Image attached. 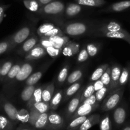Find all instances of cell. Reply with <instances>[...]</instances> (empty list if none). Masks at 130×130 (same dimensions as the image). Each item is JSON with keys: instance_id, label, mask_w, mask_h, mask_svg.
<instances>
[{"instance_id": "obj_1", "label": "cell", "mask_w": 130, "mask_h": 130, "mask_svg": "<svg viewBox=\"0 0 130 130\" xmlns=\"http://www.w3.org/2000/svg\"><path fill=\"white\" fill-rule=\"evenodd\" d=\"M91 25L90 35L123 40L130 45V33L123 28L119 23L110 21L108 22L91 23Z\"/></svg>"}, {"instance_id": "obj_2", "label": "cell", "mask_w": 130, "mask_h": 130, "mask_svg": "<svg viewBox=\"0 0 130 130\" xmlns=\"http://www.w3.org/2000/svg\"><path fill=\"white\" fill-rule=\"evenodd\" d=\"M66 5L59 0H55L41 7L37 14L44 17L55 19L60 22V18L64 16Z\"/></svg>"}, {"instance_id": "obj_3", "label": "cell", "mask_w": 130, "mask_h": 130, "mask_svg": "<svg viewBox=\"0 0 130 130\" xmlns=\"http://www.w3.org/2000/svg\"><path fill=\"white\" fill-rule=\"evenodd\" d=\"M60 24V28L64 34L71 36H80L90 34L91 31V23L88 24L83 22H74L62 23Z\"/></svg>"}, {"instance_id": "obj_4", "label": "cell", "mask_w": 130, "mask_h": 130, "mask_svg": "<svg viewBox=\"0 0 130 130\" xmlns=\"http://www.w3.org/2000/svg\"><path fill=\"white\" fill-rule=\"evenodd\" d=\"M124 92V87H118L109 92L102 102L100 106V110L103 112L112 111L121 102Z\"/></svg>"}, {"instance_id": "obj_5", "label": "cell", "mask_w": 130, "mask_h": 130, "mask_svg": "<svg viewBox=\"0 0 130 130\" xmlns=\"http://www.w3.org/2000/svg\"><path fill=\"white\" fill-rule=\"evenodd\" d=\"M34 64L30 61H25L23 62L19 73L14 79L11 86L9 88L7 93H6V95H7V96L10 97L13 95L17 85H19L20 83H24L29 78V76L31 75L32 72L34 70Z\"/></svg>"}, {"instance_id": "obj_6", "label": "cell", "mask_w": 130, "mask_h": 130, "mask_svg": "<svg viewBox=\"0 0 130 130\" xmlns=\"http://www.w3.org/2000/svg\"><path fill=\"white\" fill-rule=\"evenodd\" d=\"M34 24H30L22 27L15 33L8 37L11 44V51L24 43L27 39L34 34Z\"/></svg>"}, {"instance_id": "obj_7", "label": "cell", "mask_w": 130, "mask_h": 130, "mask_svg": "<svg viewBox=\"0 0 130 130\" xmlns=\"http://www.w3.org/2000/svg\"><path fill=\"white\" fill-rule=\"evenodd\" d=\"M0 109L1 112L8 117L15 124L17 125L20 123L18 119L19 110L8 97L1 93H0Z\"/></svg>"}, {"instance_id": "obj_8", "label": "cell", "mask_w": 130, "mask_h": 130, "mask_svg": "<svg viewBox=\"0 0 130 130\" xmlns=\"http://www.w3.org/2000/svg\"><path fill=\"white\" fill-rule=\"evenodd\" d=\"M128 116V106L124 101H121L114 110L112 114V125L115 129L123 127Z\"/></svg>"}, {"instance_id": "obj_9", "label": "cell", "mask_w": 130, "mask_h": 130, "mask_svg": "<svg viewBox=\"0 0 130 130\" xmlns=\"http://www.w3.org/2000/svg\"><path fill=\"white\" fill-rule=\"evenodd\" d=\"M67 124L64 116L54 111H50L46 130H65Z\"/></svg>"}, {"instance_id": "obj_10", "label": "cell", "mask_w": 130, "mask_h": 130, "mask_svg": "<svg viewBox=\"0 0 130 130\" xmlns=\"http://www.w3.org/2000/svg\"><path fill=\"white\" fill-rule=\"evenodd\" d=\"M37 35L40 38H50L57 36H63L64 33L60 28L52 23H44L41 24L36 31Z\"/></svg>"}, {"instance_id": "obj_11", "label": "cell", "mask_w": 130, "mask_h": 130, "mask_svg": "<svg viewBox=\"0 0 130 130\" xmlns=\"http://www.w3.org/2000/svg\"><path fill=\"white\" fill-rule=\"evenodd\" d=\"M85 87H81V89L79 90V91L71 98V101L69 102L64 112V117L66 118L67 122H69L70 119L72 117V115L75 113L80 105L81 104V98L82 96L83 91Z\"/></svg>"}, {"instance_id": "obj_12", "label": "cell", "mask_w": 130, "mask_h": 130, "mask_svg": "<svg viewBox=\"0 0 130 130\" xmlns=\"http://www.w3.org/2000/svg\"><path fill=\"white\" fill-rule=\"evenodd\" d=\"M23 62L24 61H16L14 63V64L13 65L12 68L10 70L8 73L7 76L5 78V80H4L3 83V91L5 94H6L7 93L9 88L10 87L11 84L13 82L14 79H15L17 74L19 73V71H20V68H21L22 65L23 64Z\"/></svg>"}, {"instance_id": "obj_13", "label": "cell", "mask_w": 130, "mask_h": 130, "mask_svg": "<svg viewBox=\"0 0 130 130\" xmlns=\"http://www.w3.org/2000/svg\"><path fill=\"white\" fill-rule=\"evenodd\" d=\"M39 41V38L36 34H33L28 39H27L24 43H22L16 52L17 54L22 56H25L37 44Z\"/></svg>"}, {"instance_id": "obj_14", "label": "cell", "mask_w": 130, "mask_h": 130, "mask_svg": "<svg viewBox=\"0 0 130 130\" xmlns=\"http://www.w3.org/2000/svg\"><path fill=\"white\" fill-rule=\"evenodd\" d=\"M52 63V62H46L45 64H44L41 67V68L39 69L38 71L32 73L31 75L29 76V78H28V79L24 82V86L33 85L37 84V83H38V82H39V80L41 79L42 76H43L44 73L46 71V70H48V68L50 67V66Z\"/></svg>"}, {"instance_id": "obj_15", "label": "cell", "mask_w": 130, "mask_h": 130, "mask_svg": "<svg viewBox=\"0 0 130 130\" xmlns=\"http://www.w3.org/2000/svg\"><path fill=\"white\" fill-rule=\"evenodd\" d=\"M128 10H130V0H124L114 3L100 11L102 13L121 12Z\"/></svg>"}, {"instance_id": "obj_16", "label": "cell", "mask_w": 130, "mask_h": 130, "mask_svg": "<svg viewBox=\"0 0 130 130\" xmlns=\"http://www.w3.org/2000/svg\"><path fill=\"white\" fill-rule=\"evenodd\" d=\"M100 105L99 103H96V104L93 105H90L81 103L77 109V110L75 112V113L71 117L70 121L77 117L90 115L91 114V113H93L99 107H100Z\"/></svg>"}, {"instance_id": "obj_17", "label": "cell", "mask_w": 130, "mask_h": 130, "mask_svg": "<svg viewBox=\"0 0 130 130\" xmlns=\"http://www.w3.org/2000/svg\"><path fill=\"white\" fill-rule=\"evenodd\" d=\"M47 54L45 48L38 43L26 56H24V58L25 61H32L43 58Z\"/></svg>"}, {"instance_id": "obj_18", "label": "cell", "mask_w": 130, "mask_h": 130, "mask_svg": "<svg viewBox=\"0 0 130 130\" xmlns=\"http://www.w3.org/2000/svg\"><path fill=\"white\" fill-rule=\"evenodd\" d=\"M110 68H111V80H110L109 89L111 91L112 90L118 88V84H119L123 68H121V66L118 64H114L110 66Z\"/></svg>"}, {"instance_id": "obj_19", "label": "cell", "mask_w": 130, "mask_h": 130, "mask_svg": "<svg viewBox=\"0 0 130 130\" xmlns=\"http://www.w3.org/2000/svg\"><path fill=\"white\" fill-rule=\"evenodd\" d=\"M83 82V79H81L79 81H77L74 84H71L66 90H63L62 101L63 102H66L69 101V99L72 98L81 88Z\"/></svg>"}, {"instance_id": "obj_20", "label": "cell", "mask_w": 130, "mask_h": 130, "mask_svg": "<svg viewBox=\"0 0 130 130\" xmlns=\"http://www.w3.org/2000/svg\"><path fill=\"white\" fill-rule=\"evenodd\" d=\"M83 10V6L77 3H68L66 5L64 11V17L67 18H72L79 15Z\"/></svg>"}, {"instance_id": "obj_21", "label": "cell", "mask_w": 130, "mask_h": 130, "mask_svg": "<svg viewBox=\"0 0 130 130\" xmlns=\"http://www.w3.org/2000/svg\"><path fill=\"white\" fill-rule=\"evenodd\" d=\"M79 51L80 45L79 43L72 41H69L62 48V53L63 54V56L71 57L79 53Z\"/></svg>"}, {"instance_id": "obj_22", "label": "cell", "mask_w": 130, "mask_h": 130, "mask_svg": "<svg viewBox=\"0 0 130 130\" xmlns=\"http://www.w3.org/2000/svg\"><path fill=\"white\" fill-rule=\"evenodd\" d=\"M101 119V115L99 113L91 114L87 117L86 121L77 129V130H88L95 125L99 124Z\"/></svg>"}, {"instance_id": "obj_23", "label": "cell", "mask_w": 130, "mask_h": 130, "mask_svg": "<svg viewBox=\"0 0 130 130\" xmlns=\"http://www.w3.org/2000/svg\"><path fill=\"white\" fill-rule=\"evenodd\" d=\"M55 90V86L54 80L44 85L42 92V101L46 103H50L54 94Z\"/></svg>"}, {"instance_id": "obj_24", "label": "cell", "mask_w": 130, "mask_h": 130, "mask_svg": "<svg viewBox=\"0 0 130 130\" xmlns=\"http://www.w3.org/2000/svg\"><path fill=\"white\" fill-rule=\"evenodd\" d=\"M43 87L44 85H39L38 87L36 89L34 90V93H33L32 96L30 100L26 103L27 108V109H30L31 107H32L36 103H39V102L42 101V92H43Z\"/></svg>"}, {"instance_id": "obj_25", "label": "cell", "mask_w": 130, "mask_h": 130, "mask_svg": "<svg viewBox=\"0 0 130 130\" xmlns=\"http://www.w3.org/2000/svg\"><path fill=\"white\" fill-rule=\"evenodd\" d=\"M39 85L36 84L33 85H27L24 86L20 94V99L24 103H27L31 98L34 90H36Z\"/></svg>"}, {"instance_id": "obj_26", "label": "cell", "mask_w": 130, "mask_h": 130, "mask_svg": "<svg viewBox=\"0 0 130 130\" xmlns=\"http://www.w3.org/2000/svg\"><path fill=\"white\" fill-rule=\"evenodd\" d=\"M63 90L62 89H58L57 90H55L53 97L50 102V111H54L57 109L63 99Z\"/></svg>"}, {"instance_id": "obj_27", "label": "cell", "mask_w": 130, "mask_h": 130, "mask_svg": "<svg viewBox=\"0 0 130 130\" xmlns=\"http://www.w3.org/2000/svg\"><path fill=\"white\" fill-rule=\"evenodd\" d=\"M15 62L14 59L10 58L6 60H4L3 62L2 66H1V84H3L5 80V78L7 76L8 73L10 70L12 68L13 65Z\"/></svg>"}, {"instance_id": "obj_28", "label": "cell", "mask_w": 130, "mask_h": 130, "mask_svg": "<svg viewBox=\"0 0 130 130\" xmlns=\"http://www.w3.org/2000/svg\"><path fill=\"white\" fill-rule=\"evenodd\" d=\"M84 70L82 68H79L76 69L73 71L69 74V76L67 77L66 84L68 85L74 84L77 81H79L82 79L83 76Z\"/></svg>"}, {"instance_id": "obj_29", "label": "cell", "mask_w": 130, "mask_h": 130, "mask_svg": "<svg viewBox=\"0 0 130 130\" xmlns=\"http://www.w3.org/2000/svg\"><path fill=\"white\" fill-rule=\"evenodd\" d=\"M69 65L68 64H66L63 65V67L60 70L57 77V84L58 87L62 86L65 84V82H66L67 77L69 76Z\"/></svg>"}, {"instance_id": "obj_30", "label": "cell", "mask_w": 130, "mask_h": 130, "mask_svg": "<svg viewBox=\"0 0 130 130\" xmlns=\"http://www.w3.org/2000/svg\"><path fill=\"white\" fill-rule=\"evenodd\" d=\"M100 130H112V121L110 117L109 112L101 116L100 122H99Z\"/></svg>"}, {"instance_id": "obj_31", "label": "cell", "mask_w": 130, "mask_h": 130, "mask_svg": "<svg viewBox=\"0 0 130 130\" xmlns=\"http://www.w3.org/2000/svg\"><path fill=\"white\" fill-rule=\"evenodd\" d=\"M15 124L5 114L0 113V129L1 130H15Z\"/></svg>"}, {"instance_id": "obj_32", "label": "cell", "mask_w": 130, "mask_h": 130, "mask_svg": "<svg viewBox=\"0 0 130 130\" xmlns=\"http://www.w3.org/2000/svg\"><path fill=\"white\" fill-rule=\"evenodd\" d=\"M109 64H102L98 66L95 69V71L93 72V73L91 74V76H90V79H89L90 82H94L96 81V80H100V78L102 77V76L104 74V73L106 71V70L109 68Z\"/></svg>"}, {"instance_id": "obj_33", "label": "cell", "mask_w": 130, "mask_h": 130, "mask_svg": "<svg viewBox=\"0 0 130 130\" xmlns=\"http://www.w3.org/2000/svg\"><path fill=\"white\" fill-rule=\"evenodd\" d=\"M48 115H49V112L41 113L34 124V128L38 130H46L47 123H48Z\"/></svg>"}, {"instance_id": "obj_34", "label": "cell", "mask_w": 130, "mask_h": 130, "mask_svg": "<svg viewBox=\"0 0 130 130\" xmlns=\"http://www.w3.org/2000/svg\"><path fill=\"white\" fill-rule=\"evenodd\" d=\"M88 116H81L71 120L67 124L66 130H77L86 121Z\"/></svg>"}, {"instance_id": "obj_35", "label": "cell", "mask_w": 130, "mask_h": 130, "mask_svg": "<svg viewBox=\"0 0 130 130\" xmlns=\"http://www.w3.org/2000/svg\"><path fill=\"white\" fill-rule=\"evenodd\" d=\"M75 1L81 6L90 7H101L107 3L105 0H75Z\"/></svg>"}, {"instance_id": "obj_36", "label": "cell", "mask_w": 130, "mask_h": 130, "mask_svg": "<svg viewBox=\"0 0 130 130\" xmlns=\"http://www.w3.org/2000/svg\"><path fill=\"white\" fill-rule=\"evenodd\" d=\"M53 43V46L56 48L62 49L63 47L66 45V43L69 42V38L63 36H57L48 38Z\"/></svg>"}, {"instance_id": "obj_37", "label": "cell", "mask_w": 130, "mask_h": 130, "mask_svg": "<svg viewBox=\"0 0 130 130\" xmlns=\"http://www.w3.org/2000/svg\"><path fill=\"white\" fill-rule=\"evenodd\" d=\"M130 71L129 67H124L122 68L121 74L119 79L118 87H124L126 84L129 82Z\"/></svg>"}, {"instance_id": "obj_38", "label": "cell", "mask_w": 130, "mask_h": 130, "mask_svg": "<svg viewBox=\"0 0 130 130\" xmlns=\"http://www.w3.org/2000/svg\"><path fill=\"white\" fill-rule=\"evenodd\" d=\"M22 2L27 10L36 14L41 7L38 0H22Z\"/></svg>"}, {"instance_id": "obj_39", "label": "cell", "mask_w": 130, "mask_h": 130, "mask_svg": "<svg viewBox=\"0 0 130 130\" xmlns=\"http://www.w3.org/2000/svg\"><path fill=\"white\" fill-rule=\"evenodd\" d=\"M95 87H94V84L93 82H90L88 84L86 85L83 91L82 96L81 98V103L84 101L86 99L92 96L93 94H95Z\"/></svg>"}, {"instance_id": "obj_40", "label": "cell", "mask_w": 130, "mask_h": 130, "mask_svg": "<svg viewBox=\"0 0 130 130\" xmlns=\"http://www.w3.org/2000/svg\"><path fill=\"white\" fill-rule=\"evenodd\" d=\"M50 108V103H46V102L41 101L34 105L30 108H32L36 112H39V113H45V112H49Z\"/></svg>"}, {"instance_id": "obj_41", "label": "cell", "mask_w": 130, "mask_h": 130, "mask_svg": "<svg viewBox=\"0 0 130 130\" xmlns=\"http://www.w3.org/2000/svg\"><path fill=\"white\" fill-rule=\"evenodd\" d=\"M29 117H30V113H29V109L22 108V109L19 110L18 119H19V122L20 124H29Z\"/></svg>"}, {"instance_id": "obj_42", "label": "cell", "mask_w": 130, "mask_h": 130, "mask_svg": "<svg viewBox=\"0 0 130 130\" xmlns=\"http://www.w3.org/2000/svg\"><path fill=\"white\" fill-rule=\"evenodd\" d=\"M110 91V90L109 89V87L104 86L102 89H100V90L95 92V96H96V102L99 103V104H100Z\"/></svg>"}, {"instance_id": "obj_43", "label": "cell", "mask_w": 130, "mask_h": 130, "mask_svg": "<svg viewBox=\"0 0 130 130\" xmlns=\"http://www.w3.org/2000/svg\"><path fill=\"white\" fill-rule=\"evenodd\" d=\"M100 43H90L86 45V48L90 57H94L96 56L99 51L100 50Z\"/></svg>"}, {"instance_id": "obj_44", "label": "cell", "mask_w": 130, "mask_h": 130, "mask_svg": "<svg viewBox=\"0 0 130 130\" xmlns=\"http://www.w3.org/2000/svg\"><path fill=\"white\" fill-rule=\"evenodd\" d=\"M11 52V44L8 38L0 42V56Z\"/></svg>"}, {"instance_id": "obj_45", "label": "cell", "mask_w": 130, "mask_h": 130, "mask_svg": "<svg viewBox=\"0 0 130 130\" xmlns=\"http://www.w3.org/2000/svg\"><path fill=\"white\" fill-rule=\"evenodd\" d=\"M100 80L104 84V86L109 87L110 84V80H111V68L110 66L104 73L102 77L100 78Z\"/></svg>"}, {"instance_id": "obj_46", "label": "cell", "mask_w": 130, "mask_h": 130, "mask_svg": "<svg viewBox=\"0 0 130 130\" xmlns=\"http://www.w3.org/2000/svg\"><path fill=\"white\" fill-rule=\"evenodd\" d=\"M90 57L88 51L86 50V46H84L80 51L79 52L77 57V61L78 63H82V62H85L88 60V57Z\"/></svg>"}, {"instance_id": "obj_47", "label": "cell", "mask_w": 130, "mask_h": 130, "mask_svg": "<svg viewBox=\"0 0 130 130\" xmlns=\"http://www.w3.org/2000/svg\"><path fill=\"white\" fill-rule=\"evenodd\" d=\"M46 50L47 54H48L52 58L55 59L58 57L62 53V49L56 48L54 46H51V47L46 48Z\"/></svg>"}, {"instance_id": "obj_48", "label": "cell", "mask_w": 130, "mask_h": 130, "mask_svg": "<svg viewBox=\"0 0 130 130\" xmlns=\"http://www.w3.org/2000/svg\"><path fill=\"white\" fill-rule=\"evenodd\" d=\"M38 43H39L40 45H41L43 47H44L45 49L46 48H48V47H51V46H53V42H52L49 38H46V37H42V38H40Z\"/></svg>"}, {"instance_id": "obj_49", "label": "cell", "mask_w": 130, "mask_h": 130, "mask_svg": "<svg viewBox=\"0 0 130 130\" xmlns=\"http://www.w3.org/2000/svg\"><path fill=\"white\" fill-rule=\"evenodd\" d=\"M82 103H84V104H87L90 105H93L96 104L98 103L96 102V96H95V94H93L92 96H91L90 97L88 98L87 99H85Z\"/></svg>"}, {"instance_id": "obj_50", "label": "cell", "mask_w": 130, "mask_h": 130, "mask_svg": "<svg viewBox=\"0 0 130 130\" xmlns=\"http://www.w3.org/2000/svg\"><path fill=\"white\" fill-rule=\"evenodd\" d=\"M15 130H38L28 124H20Z\"/></svg>"}, {"instance_id": "obj_51", "label": "cell", "mask_w": 130, "mask_h": 130, "mask_svg": "<svg viewBox=\"0 0 130 130\" xmlns=\"http://www.w3.org/2000/svg\"><path fill=\"white\" fill-rule=\"evenodd\" d=\"M10 6V5H1L0 6V24L3 21L5 17V12L8 8Z\"/></svg>"}, {"instance_id": "obj_52", "label": "cell", "mask_w": 130, "mask_h": 130, "mask_svg": "<svg viewBox=\"0 0 130 130\" xmlns=\"http://www.w3.org/2000/svg\"><path fill=\"white\" fill-rule=\"evenodd\" d=\"M94 84V87H95V92L97 91V90H100V89L104 87V84L102 83V82L101 81V80H96V81L94 82H93Z\"/></svg>"}, {"instance_id": "obj_53", "label": "cell", "mask_w": 130, "mask_h": 130, "mask_svg": "<svg viewBox=\"0 0 130 130\" xmlns=\"http://www.w3.org/2000/svg\"><path fill=\"white\" fill-rule=\"evenodd\" d=\"M54 1H55V0H38V1L39 2V5H41V6H44V5H47V4L50 3Z\"/></svg>"}, {"instance_id": "obj_54", "label": "cell", "mask_w": 130, "mask_h": 130, "mask_svg": "<svg viewBox=\"0 0 130 130\" xmlns=\"http://www.w3.org/2000/svg\"><path fill=\"white\" fill-rule=\"evenodd\" d=\"M121 130H130V122L124 124L122 127Z\"/></svg>"}, {"instance_id": "obj_55", "label": "cell", "mask_w": 130, "mask_h": 130, "mask_svg": "<svg viewBox=\"0 0 130 130\" xmlns=\"http://www.w3.org/2000/svg\"><path fill=\"white\" fill-rule=\"evenodd\" d=\"M4 60H1L0 61V83H1V66H2L3 62Z\"/></svg>"}, {"instance_id": "obj_56", "label": "cell", "mask_w": 130, "mask_h": 130, "mask_svg": "<svg viewBox=\"0 0 130 130\" xmlns=\"http://www.w3.org/2000/svg\"><path fill=\"white\" fill-rule=\"evenodd\" d=\"M129 71H130V66H129ZM129 82H130V78H129Z\"/></svg>"}, {"instance_id": "obj_57", "label": "cell", "mask_w": 130, "mask_h": 130, "mask_svg": "<svg viewBox=\"0 0 130 130\" xmlns=\"http://www.w3.org/2000/svg\"><path fill=\"white\" fill-rule=\"evenodd\" d=\"M1 109H0V113H1Z\"/></svg>"}, {"instance_id": "obj_58", "label": "cell", "mask_w": 130, "mask_h": 130, "mask_svg": "<svg viewBox=\"0 0 130 130\" xmlns=\"http://www.w3.org/2000/svg\"><path fill=\"white\" fill-rule=\"evenodd\" d=\"M0 130H1V129H0Z\"/></svg>"}, {"instance_id": "obj_59", "label": "cell", "mask_w": 130, "mask_h": 130, "mask_svg": "<svg viewBox=\"0 0 130 130\" xmlns=\"http://www.w3.org/2000/svg\"></svg>"}]
</instances>
